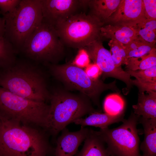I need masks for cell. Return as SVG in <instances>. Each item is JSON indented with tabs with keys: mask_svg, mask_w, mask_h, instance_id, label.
<instances>
[{
	"mask_svg": "<svg viewBox=\"0 0 156 156\" xmlns=\"http://www.w3.org/2000/svg\"><path fill=\"white\" fill-rule=\"evenodd\" d=\"M145 94H138L137 104L132 106L134 113L148 119H156V92L151 91Z\"/></svg>",
	"mask_w": 156,
	"mask_h": 156,
	"instance_id": "d6986e66",
	"label": "cell"
},
{
	"mask_svg": "<svg viewBox=\"0 0 156 156\" xmlns=\"http://www.w3.org/2000/svg\"><path fill=\"white\" fill-rule=\"evenodd\" d=\"M124 113L117 115H112L106 113H101L99 112L92 113L85 118H82L74 120L73 122L82 127L92 126L99 127L100 129L108 127L109 125L115 123L124 122Z\"/></svg>",
	"mask_w": 156,
	"mask_h": 156,
	"instance_id": "e0dca14e",
	"label": "cell"
},
{
	"mask_svg": "<svg viewBox=\"0 0 156 156\" xmlns=\"http://www.w3.org/2000/svg\"><path fill=\"white\" fill-rule=\"evenodd\" d=\"M108 44L113 62L117 67H121L122 64H126L127 61V54L123 44L115 40H111Z\"/></svg>",
	"mask_w": 156,
	"mask_h": 156,
	"instance_id": "cb8c5ba5",
	"label": "cell"
},
{
	"mask_svg": "<svg viewBox=\"0 0 156 156\" xmlns=\"http://www.w3.org/2000/svg\"><path fill=\"white\" fill-rule=\"evenodd\" d=\"M131 76L142 79L156 80V66L143 70L126 71Z\"/></svg>",
	"mask_w": 156,
	"mask_h": 156,
	"instance_id": "484cf974",
	"label": "cell"
},
{
	"mask_svg": "<svg viewBox=\"0 0 156 156\" xmlns=\"http://www.w3.org/2000/svg\"><path fill=\"white\" fill-rule=\"evenodd\" d=\"M104 25L95 16L81 12L54 27L66 47L79 49L100 39L101 29Z\"/></svg>",
	"mask_w": 156,
	"mask_h": 156,
	"instance_id": "52a82bcc",
	"label": "cell"
},
{
	"mask_svg": "<svg viewBox=\"0 0 156 156\" xmlns=\"http://www.w3.org/2000/svg\"><path fill=\"white\" fill-rule=\"evenodd\" d=\"M49 105L24 98L0 87V116L46 131Z\"/></svg>",
	"mask_w": 156,
	"mask_h": 156,
	"instance_id": "8992f818",
	"label": "cell"
},
{
	"mask_svg": "<svg viewBox=\"0 0 156 156\" xmlns=\"http://www.w3.org/2000/svg\"><path fill=\"white\" fill-rule=\"evenodd\" d=\"M3 17L5 21L4 37L19 52L42 20L41 0H21L14 10L3 15Z\"/></svg>",
	"mask_w": 156,
	"mask_h": 156,
	"instance_id": "3957f363",
	"label": "cell"
},
{
	"mask_svg": "<svg viewBox=\"0 0 156 156\" xmlns=\"http://www.w3.org/2000/svg\"><path fill=\"white\" fill-rule=\"evenodd\" d=\"M133 85L138 88L139 92H147L151 91H156V80H150L135 78L132 80Z\"/></svg>",
	"mask_w": 156,
	"mask_h": 156,
	"instance_id": "4316f807",
	"label": "cell"
},
{
	"mask_svg": "<svg viewBox=\"0 0 156 156\" xmlns=\"http://www.w3.org/2000/svg\"><path fill=\"white\" fill-rule=\"evenodd\" d=\"M17 53L7 39L4 36L0 37V70L9 68L15 63Z\"/></svg>",
	"mask_w": 156,
	"mask_h": 156,
	"instance_id": "44dd1931",
	"label": "cell"
},
{
	"mask_svg": "<svg viewBox=\"0 0 156 156\" xmlns=\"http://www.w3.org/2000/svg\"><path fill=\"white\" fill-rule=\"evenodd\" d=\"M155 48H156L155 44L144 41L135 49L127 52V61L132 57H139L146 55Z\"/></svg>",
	"mask_w": 156,
	"mask_h": 156,
	"instance_id": "d4e9b609",
	"label": "cell"
},
{
	"mask_svg": "<svg viewBox=\"0 0 156 156\" xmlns=\"http://www.w3.org/2000/svg\"><path fill=\"white\" fill-rule=\"evenodd\" d=\"M89 129L81 127L76 131H70L66 127L62 130L56 140L54 148V156H73L79 147L86 139Z\"/></svg>",
	"mask_w": 156,
	"mask_h": 156,
	"instance_id": "4fadbf2b",
	"label": "cell"
},
{
	"mask_svg": "<svg viewBox=\"0 0 156 156\" xmlns=\"http://www.w3.org/2000/svg\"><path fill=\"white\" fill-rule=\"evenodd\" d=\"M5 32V21L3 17H0V37L4 36Z\"/></svg>",
	"mask_w": 156,
	"mask_h": 156,
	"instance_id": "1f68e13d",
	"label": "cell"
},
{
	"mask_svg": "<svg viewBox=\"0 0 156 156\" xmlns=\"http://www.w3.org/2000/svg\"><path fill=\"white\" fill-rule=\"evenodd\" d=\"M125 64L127 70L132 71L143 70L156 66V48L142 56L129 59Z\"/></svg>",
	"mask_w": 156,
	"mask_h": 156,
	"instance_id": "ffe728a7",
	"label": "cell"
},
{
	"mask_svg": "<svg viewBox=\"0 0 156 156\" xmlns=\"http://www.w3.org/2000/svg\"><path fill=\"white\" fill-rule=\"evenodd\" d=\"M140 117L132 112L119 126L112 129H100L98 131L112 156H141L137 129Z\"/></svg>",
	"mask_w": 156,
	"mask_h": 156,
	"instance_id": "9c48e42d",
	"label": "cell"
},
{
	"mask_svg": "<svg viewBox=\"0 0 156 156\" xmlns=\"http://www.w3.org/2000/svg\"><path fill=\"white\" fill-rule=\"evenodd\" d=\"M139 36L144 41L155 44L156 38V19L146 18L134 27Z\"/></svg>",
	"mask_w": 156,
	"mask_h": 156,
	"instance_id": "7402d4cb",
	"label": "cell"
},
{
	"mask_svg": "<svg viewBox=\"0 0 156 156\" xmlns=\"http://www.w3.org/2000/svg\"><path fill=\"white\" fill-rule=\"evenodd\" d=\"M83 48L86 51L90 59L101 70L103 79L112 77L123 81L127 86L125 94H127L133 86L131 76L121 67L115 66L110 51L104 47L101 40H98Z\"/></svg>",
	"mask_w": 156,
	"mask_h": 156,
	"instance_id": "30bf717a",
	"label": "cell"
},
{
	"mask_svg": "<svg viewBox=\"0 0 156 156\" xmlns=\"http://www.w3.org/2000/svg\"><path fill=\"white\" fill-rule=\"evenodd\" d=\"M47 132L55 136L70 123L84 115L99 112L87 98L56 91L50 95Z\"/></svg>",
	"mask_w": 156,
	"mask_h": 156,
	"instance_id": "277c9868",
	"label": "cell"
},
{
	"mask_svg": "<svg viewBox=\"0 0 156 156\" xmlns=\"http://www.w3.org/2000/svg\"><path fill=\"white\" fill-rule=\"evenodd\" d=\"M143 126L144 139L140 146L141 156H156V119L140 116L138 123Z\"/></svg>",
	"mask_w": 156,
	"mask_h": 156,
	"instance_id": "2e32d148",
	"label": "cell"
},
{
	"mask_svg": "<svg viewBox=\"0 0 156 156\" xmlns=\"http://www.w3.org/2000/svg\"><path fill=\"white\" fill-rule=\"evenodd\" d=\"M48 133L38 127L0 116V156H51Z\"/></svg>",
	"mask_w": 156,
	"mask_h": 156,
	"instance_id": "6da1fadb",
	"label": "cell"
},
{
	"mask_svg": "<svg viewBox=\"0 0 156 156\" xmlns=\"http://www.w3.org/2000/svg\"><path fill=\"white\" fill-rule=\"evenodd\" d=\"M36 63L30 60H17L11 66L0 70V87L27 99L45 102L50 95Z\"/></svg>",
	"mask_w": 156,
	"mask_h": 156,
	"instance_id": "7a4b0ae2",
	"label": "cell"
},
{
	"mask_svg": "<svg viewBox=\"0 0 156 156\" xmlns=\"http://www.w3.org/2000/svg\"><path fill=\"white\" fill-rule=\"evenodd\" d=\"M88 75L93 79H97L102 72L99 67L95 64H90L86 67L84 70Z\"/></svg>",
	"mask_w": 156,
	"mask_h": 156,
	"instance_id": "4dcf8cb0",
	"label": "cell"
},
{
	"mask_svg": "<svg viewBox=\"0 0 156 156\" xmlns=\"http://www.w3.org/2000/svg\"><path fill=\"white\" fill-rule=\"evenodd\" d=\"M146 19L143 0H121L116 10L106 21L104 25L134 27Z\"/></svg>",
	"mask_w": 156,
	"mask_h": 156,
	"instance_id": "7c38bea8",
	"label": "cell"
},
{
	"mask_svg": "<svg viewBox=\"0 0 156 156\" xmlns=\"http://www.w3.org/2000/svg\"><path fill=\"white\" fill-rule=\"evenodd\" d=\"M125 106L124 101L117 94L108 96L105 99L103 104L105 113L112 115L124 113Z\"/></svg>",
	"mask_w": 156,
	"mask_h": 156,
	"instance_id": "603a6c76",
	"label": "cell"
},
{
	"mask_svg": "<svg viewBox=\"0 0 156 156\" xmlns=\"http://www.w3.org/2000/svg\"><path fill=\"white\" fill-rule=\"evenodd\" d=\"M66 47L54 27L42 20L20 52L37 63L57 64L64 56Z\"/></svg>",
	"mask_w": 156,
	"mask_h": 156,
	"instance_id": "5b68a950",
	"label": "cell"
},
{
	"mask_svg": "<svg viewBox=\"0 0 156 156\" xmlns=\"http://www.w3.org/2000/svg\"><path fill=\"white\" fill-rule=\"evenodd\" d=\"M81 150L76 156H112L98 131L89 129Z\"/></svg>",
	"mask_w": 156,
	"mask_h": 156,
	"instance_id": "9a60e30c",
	"label": "cell"
},
{
	"mask_svg": "<svg viewBox=\"0 0 156 156\" xmlns=\"http://www.w3.org/2000/svg\"><path fill=\"white\" fill-rule=\"evenodd\" d=\"M42 20L55 27L81 9L87 8V0H41Z\"/></svg>",
	"mask_w": 156,
	"mask_h": 156,
	"instance_id": "8fae6325",
	"label": "cell"
},
{
	"mask_svg": "<svg viewBox=\"0 0 156 156\" xmlns=\"http://www.w3.org/2000/svg\"><path fill=\"white\" fill-rule=\"evenodd\" d=\"M146 18L156 19V0H143Z\"/></svg>",
	"mask_w": 156,
	"mask_h": 156,
	"instance_id": "f546056e",
	"label": "cell"
},
{
	"mask_svg": "<svg viewBox=\"0 0 156 156\" xmlns=\"http://www.w3.org/2000/svg\"><path fill=\"white\" fill-rule=\"evenodd\" d=\"M139 37L134 27L128 26L107 24L103 26L100 30V39H111L124 45Z\"/></svg>",
	"mask_w": 156,
	"mask_h": 156,
	"instance_id": "5bb4252c",
	"label": "cell"
},
{
	"mask_svg": "<svg viewBox=\"0 0 156 156\" xmlns=\"http://www.w3.org/2000/svg\"><path fill=\"white\" fill-rule=\"evenodd\" d=\"M49 65L51 73L55 78L69 87L79 91L99 107V97L103 92L110 90L117 94L120 92L116 80L106 83L99 79H92L84 70L72 63Z\"/></svg>",
	"mask_w": 156,
	"mask_h": 156,
	"instance_id": "ba28073f",
	"label": "cell"
},
{
	"mask_svg": "<svg viewBox=\"0 0 156 156\" xmlns=\"http://www.w3.org/2000/svg\"><path fill=\"white\" fill-rule=\"evenodd\" d=\"M21 1V0H0L1 13L3 15L12 12Z\"/></svg>",
	"mask_w": 156,
	"mask_h": 156,
	"instance_id": "f1b7e54d",
	"label": "cell"
},
{
	"mask_svg": "<svg viewBox=\"0 0 156 156\" xmlns=\"http://www.w3.org/2000/svg\"><path fill=\"white\" fill-rule=\"evenodd\" d=\"M78 53L72 63L80 68L86 67L90 63V58L86 49L84 48L79 49Z\"/></svg>",
	"mask_w": 156,
	"mask_h": 156,
	"instance_id": "83f0119b",
	"label": "cell"
},
{
	"mask_svg": "<svg viewBox=\"0 0 156 156\" xmlns=\"http://www.w3.org/2000/svg\"><path fill=\"white\" fill-rule=\"evenodd\" d=\"M121 0H91L87 1L90 15L103 23L116 10Z\"/></svg>",
	"mask_w": 156,
	"mask_h": 156,
	"instance_id": "ac0fdd59",
	"label": "cell"
}]
</instances>
